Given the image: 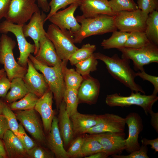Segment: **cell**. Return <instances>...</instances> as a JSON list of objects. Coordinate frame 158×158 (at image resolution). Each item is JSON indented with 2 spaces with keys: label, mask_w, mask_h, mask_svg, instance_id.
I'll list each match as a JSON object with an SVG mask.
<instances>
[{
  "label": "cell",
  "mask_w": 158,
  "mask_h": 158,
  "mask_svg": "<svg viewBox=\"0 0 158 158\" xmlns=\"http://www.w3.org/2000/svg\"><path fill=\"white\" fill-rule=\"evenodd\" d=\"M93 55L97 59L104 63L109 73L113 78L129 88L131 92L145 94L141 86L135 82L136 72L130 66V60L120 58L117 54L111 57L99 52L94 53Z\"/></svg>",
  "instance_id": "cell-1"
},
{
  "label": "cell",
  "mask_w": 158,
  "mask_h": 158,
  "mask_svg": "<svg viewBox=\"0 0 158 158\" xmlns=\"http://www.w3.org/2000/svg\"><path fill=\"white\" fill-rule=\"evenodd\" d=\"M112 16L100 14L96 16L86 18L82 15L75 17L80 23L79 30L73 35L75 43H80L85 38L92 35L113 32L117 30L114 18Z\"/></svg>",
  "instance_id": "cell-2"
},
{
  "label": "cell",
  "mask_w": 158,
  "mask_h": 158,
  "mask_svg": "<svg viewBox=\"0 0 158 158\" xmlns=\"http://www.w3.org/2000/svg\"><path fill=\"white\" fill-rule=\"evenodd\" d=\"M29 59L35 68L43 75L49 89L53 94L58 110L66 89L63 73L64 61H62V64L59 65L50 67L37 60L32 54L29 55Z\"/></svg>",
  "instance_id": "cell-3"
},
{
  "label": "cell",
  "mask_w": 158,
  "mask_h": 158,
  "mask_svg": "<svg viewBox=\"0 0 158 158\" xmlns=\"http://www.w3.org/2000/svg\"><path fill=\"white\" fill-rule=\"evenodd\" d=\"M15 41L6 34H2L0 37V63L3 65L6 75L11 81L15 78H23L27 68L20 65L14 56L13 50Z\"/></svg>",
  "instance_id": "cell-4"
},
{
  "label": "cell",
  "mask_w": 158,
  "mask_h": 158,
  "mask_svg": "<svg viewBox=\"0 0 158 158\" xmlns=\"http://www.w3.org/2000/svg\"><path fill=\"white\" fill-rule=\"evenodd\" d=\"M140 92H131L129 96H122L117 93L108 95L105 99L106 104L110 107H129L137 105L142 107L148 115L152 111L153 104L158 100L157 95H142Z\"/></svg>",
  "instance_id": "cell-5"
},
{
  "label": "cell",
  "mask_w": 158,
  "mask_h": 158,
  "mask_svg": "<svg viewBox=\"0 0 158 158\" xmlns=\"http://www.w3.org/2000/svg\"><path fill=\"white\" fill-rule=\"evenodd\" d=\"M46 36L53 44L59 56L62 61H68L78 48L75 44L73 35L59 29L55 25H49Z\"/></svg>",
  "instance_id": "cell-6"
},
{
  "label": "cell",
  "mask_w": 158,
  "mask_h": 158,
  "mask_svg": "<svg viewBox=\"0 0 158 158\" xmlns=\"http://www.w3.org/2000/svg\"><path fill=\"white\" fill-rule=\"evenodd\" d=\"M122 53L121 58L131 60L135 70H145V65L152 63H158V46L151 42L140 48L123 47L118 49Z\"/></svg>",
  "instance_id": "cell-7"
},
{
  "label": "cell",
  "mask_w": 158,
  "mask_h": 158,
  "mask_svg": "<svg viewBox=\"0 0 158 158\" xmlns=\"http://www.w3.org/2000/svg\"><path fill=\"white\" fill-rule=\"evenodd\" d=\"M23 25L13 23L6 20L0 23V32L6 34L11 32L15 35L20 52L17 62L21 66L27 68L29 56L34 54L35 46L34 44L29 43L26 39L23 31Z\"/></svg>",
  "instance_id": "cell-8"
},
{
  "label": "cell",
  "mask_w": 158,
  "mask_h": 158,
  "mask_svg": "<svg viewBox=\"0 0 158 158\" xmlns=\"http://www.w3.org/2000/svg\"><path fill=\"white\" fill-rule=\"evenodd\" d=\"M148 15L140 9L133 11H122L115 16V23L117 29L127 32H145Z\"/></svg>",
  "instance_id": "cell-9"
},
{
  "label": "cell",
  "mask_w": 158,
  "mask_h": 158,
  "mask_svg": "<svg viewBox=\"0 0 158 158\" xmlns=\"http://www.w3.org/2000/svg\"><path fill=\"white\" fill-rule=\"evenodd\" d=\"M35 0H11L6 20L13 23L24 25L40 10Z\"/></svg>",
  "instance_id": "cell-10"
},
{
  "label": "cell",
  "mask_w": 158,
  "mask_h": 158,
  "mask_svg": "<svg viewBox=\"0 0 158 158\" xmlns=\"http://www.w3.org/2000/svg\"><path fill=\"white\" fill-rule=\"evenodd\" d=\"M79 6L77 4H71L67 8L53 14L48 20L61 30L70 32L73 36L80 27L74 16Z\"/></svg>",
  "instance_id": "cell-11"
},
{
  "label": "cell",
  "mask_w": 158,
  "mask_h": 158,
  "mask_svg": "<svg viewBox=\"0 0 158 158\" xmlns=\"http://www.w3.org/2000/svg\"><path fill=\"white\" fill-rule=\"evenodd\" d=\"M101 144L103 151L108 156L120 154L126 148L125 134L123 133H104L91 134Z\"/></svg>",
  "instance_id": "cell-12"
},
{
  "label": "cell",
  "mask_w": 158,
  "mask_h": 158,
  "mask_svg": "<svg viewBox=\"0 0 158 158\" xmlns=\"http://www.w3.org/2000/svg\"><path fill=\"white\" fill-rule=\"evenodd\" d=\"M98 123L86 133L90 134L104 133H123L125 130V118L109 113L99 115Z\"/></svg>",
  "instance_id": "cell-13"
},
{
  "label": "cell",
  "mask_w": 158,
  "mask_h": 158,
  "mask_svg": "<svg viewBox=\"0 0 158 158\" xmlns=\"http://www.w3.org/2000/svg\"><path fill=\"white\" fill-rule=\"evenodd\" d=\"M47 16L40 10L35 13L27 24L23 25L22 29L23 34L26 37H30L33 41L35 46L34 54L37 53L40 47L39 41L41 38L46 35L44 30V24Z\"/></svg>",
  "instance_id": "cell-14"
},
{
  "label": "cell",
  "mask_w": 158,
  "mask_h": 158,
  "mask_svg": "<svg viewBox=\"0 0 158 158\" xmlns=\"http://www.w3.org/2000/svg\"><path fill=\"white\" fill-rule=\"evenodd\" d=\"M128 128V135L125 139V150L128 153L139 150L140 147L138 142L139 136L143 128L142 119L136 112H131L125 118Z\"/></svg>",
  "instance_id": "cell-15"
},
{
  "label": "cell",
  "mask_w": 158,
  "mask_h": 158,
  "mask_svg": "<svg viewBox=\"0 0 158 158\" xmlns=\"http://www.w3.org/2000/svg\"><path fill=\"white\" fill-rule=\"evenodd\" d=\"M15 114L17 120L36 140L40 142H44L45 136L34 109L18 110Z\"/></svg>",
  "instance_id": "cell-16"
},
{
  "label": "cell",
  "mask_w": 158,
  "mask_h": 158,
  "mask_svg": "<svg viewBox=\"0 0 158 158\" xmlns=\"http://www.w3.org/2000/svg\"><path fill=\"white\" fill-rule=\"evenodd\" d=\"M27 64V72L23 79L29 92L40 98L49 89L48 85L43 74L38 72L29 59Z\"/></svg>",
  "instance_id": "cell-17"
},
{
  "label": "cell",
  "mask_w": 158,
  "mask_h": 158,
  "mask_svg": "<svg viewBox=\"0 0 158 158\" xmlns=\"http://www.w3.org/2000/svg\"><path fill=\"white\" fill-rule=\"evenodd\" d=\"M78 90L79 102L91 105L97 102L99 96L100 85L99 80L90 75L83 77Z\"/></svg>",
  "instance_id": "cell-18"
},
{
  "label": "cell",
  "mask_w": 158,
  "mask_h": 158,
  "mask_svg": "<svg viewBox=\"0 0 158 158\" xmlns=\"http://www.w3.org/2000/svg\"><path fill=\"white\" fill-rule=\"evenodd\" d=\"M53 96L49 89L39 98L34 108L40 114L44 130L47 133L51 129L55 116L52 108Z\"/></svg>",
  "instance_id": "cell-19"
},
{
  "label": "cell",
  "mask_w": 158,
  "mask_h": 158,
  "mask_svg": "<svg viewBox=\"0 0 158 158\" xmlns=\"http://www.w3.org/2000/svg\"><path fill=\"white\" fill-rule=\"evenodd\" d=\"M39 43V49L34 56L36 59L50 67L62 64L63 61L57 54L52 43L46 35L41 38Z\"/></svg>",
  "instance_id": "cell-20"
},
{
  "label": "cell",
  "mask_w": 158,
  "mask_h": 158,
  "mask_svg": "<svg viewBox=\"0 0 158 158\" xmlns=\"http://www.w3.org/2000/svg\"><path fill=\"white\" fill-rule=\"evenodd\" d=\"M79 6L82 16L86 18L100 14L114 16L117 14L112 11L107 0H82Z\"/></svg>",
  "instance_id": "cell-21"
},
{
  "label": "cell",
  "mask_w": 158,
  "mask_h": 158,
  "mask_svg": "<svg viewBox=\"0 0 158 158\" xmlns=\"http://www.w3.org/2000/svg\"><path fill=\"white\" fill-rule=\"evenodd\" d=\"M47 142L49 148L56 158H69L64 148L63 142L59 128L58 118L55 116L49 132Z\"/></svg>",
  "instance_id": "cell-22"
},
{
  "label": "cell",
  "mask_w": 158,
  "mask_h": 158,
  "mask_svg": "<svg viewBox=\"0 0 158 158\" xmlns=\"http://www.w3.org/2000/svg\"><path fill=\"white\" fill-rule=\"evenodd\" d=\"M58 110L59 128L63 144L67 146L72 141L74 135L72 122L66 111V104L63 99L59 105Z\"/></svg>",
  "instance_id": "cell-23"
},
{
  "label": "cell",
  "mask_w": 158,
  "mask_h": 158,
  "mask_svg": "<svg viewBox=\"0 0 158 158\" xmlns=\"http://www.w3.org/2000/svg\"><path fill=\"white\" fill-rule=\"evenodd\" d=\"M74 136L86 133L98 122L99 115L81 114L78 111L70 117Z\"/></svg>",
  "instance_id": "cell-24"
},
{
  "label": "cell",
  "mask_w": 158,
  "mask_h": 158,
  "mask_svg": "<svg viewBox=\"0 0 158 158\" xmlns=\"http://www.w3.org/2000/svg\"><path fill=\"white\" fill-rule=\"evenodd\" d=\"M2 139L7 156L9 157H21L27 155L26 150L20 139L10 130L5 132Z\"/></svg>",
  "instance_id": "cell-25"
},
{
  "label": "cell",
  "mask_w": 158,
  "mask_h": 158,
  "mask_svg": "<svg viewBox=\"0 0 158 158\" xmlns=\"http://www.w3.org/2000/svg\"><path fill=\"white\" fill-rule=\"evenodd\" d=\"M10 89L5 97L6 102L10 104L21 99L29 92L23 78H20L12 80Z\"/></svg>",
  "instance_id": "cell-26"
},
{
  "label": "cell",
  "mask_w": 158,
  "mask_h": 158,
  "mask_svg": "<svg viewBox=\"0 0 158 158\" xmlns=\"http://www.w3.org/2000/svg\"><path fill=\"white\" fill-rule=\"evenodd\" d=\"M145 32L150 41L158 45V11H154L148 14Z\"/></svg>",
  "instance_id": "cell-27"
},
{
  "label": "cell",
  "mask_w": 158,
  "mask_h": 158,
  "mask_svg": "<svg viewBox=\"0 0 158 158\" xmlns=\"http://www.w3.org/2000/svg\"><path fill=\"white\" fill-rule=\"evenodd\" d=\"M63 61V73L66 88L78 90L83 80V77L76 70L67 67L68 61Z\"/></svg>",
  "instance_id": "cell-28"
},
{
  "label": "cell",
  "mask_w": 158,
  "mask_h": 158,
  "mask_svg": "<svg viewBox=\"0 0 158 158\" xmlns=\"http://www.w3.org/2000/svg\"><path fill=\"white\" fill-rule=\"evenodd\" d=\"M129 32L117 31L112 32L111 37L106 39H104L101 45L104 49L112 48L118 49L124 47L127 39Z\"/></svg>",
  "instance_id": "cell-29"
},
{
  "label": "cell",
  "mask_w": 158,
  "mask_h": 158,
  "mask_svg": "<svg viewBox=\"0 0 158 158\" xmlns=\"http://www.w3.org/2000/svg\"><path fill=\"white\" fill-rule=\"evenodd\" d=\"M103 150L102 147L100 143L92 135L90 134L85 136L80 157L86 158Z\"/></svg>",
  "instance_id": "cell-30"
},
{
  "label": "cell",
  "mask_w": 158,
  "mask_h": 158,
  "mask_svg": "<svg viewBox=\"0 0 158 158\" xmlns=\"http://www.w3.org/2000/svg\"><path fill=\"white\" fill-rule=\"evenodd\" d=\"M151 42L145 32L133 31L129 32L124 47L138 48L145 46Z\"/></svg>",
  "instance_id": "cell-31"
},
{
  "label": "cell",
  "mask_w": 158,
  "mask_h": 158,
  "mask_svg": "<svg viewBox=\"0 0 158 158\" xmlns=\"http://www.w3.org/2000/svg\"><path fill=\"white\" fill-rule=\"evenodd\" d=\"M96 49V47L95 45L90 43L84 44L81 48H78L71 55L68 61L71 65H75L91 56Z\"/></svg>",
  "instance_id": "cell-32"
},
{
  "label": "cell",
  "mask_w": 158,
  "mask_h": 158,
  "mask_svg": "<svg viewBox=\"0 0 158 158\" xmlns=\"http://www.w3.org/2000/svg\"><path fill=\"white\" fill-rule=\"evenodd\" d=\"M39 97L35 94L29 92L18 101L10 104L12 110H25L34 108Z\"/></svg>",
  "instance_id": "cell-33"
},
{
  "label": "cell",
  "mask_w": 158,
  "mask_h": 158,
  "mask_svg": "<svg viewBox=\"0 0 158 158\" xmlns=\"http://www.w3.org/2000/svg\"><path fill=\"white\" fill-rule=\"evenodd\" d=\"M63 100L66 104V111L70 117L78 111L77 108L79 102L77 90L66 88Z\"/></svg>",
  "instance_id": "cell-34"
},
{
  "label": "cell",
  "mask_w": 158,
  "mask_h": 158,
  "mask_svg": "<svg viewBox=\"0 0 158 158\" xmlns=\"http://www.w3.org/2000/svg\"><path fill=\"white\" fill-rule=\"evenodd\" d=\"M0 114L6 118L9 127V129L17 136L18 134L19 125L16 116L6 103L0 100Z\"/></svg>",
  "instance_id": "cell-35"
},
{
  "label": "cell",
  "mask_w": 158,
  "mask_h": 158,
  "mask_svg": "<svg viewBox=\"0 0 158 158\" xmlns=\"http://www.w3.org/2000/svg\"><path fill=\"white\" fill-rule=\"evenodd\" d=\"M98 64V60L93 54L88 59L76 64V71L83 77L89 75L91 72L96 71Z\"/></svg>",
  "instance_id": "cell-36"
},
{
  "label": "cell",
  "mask_w": 158,
  "mask_h": 158,
  "mask_svg": "<svg viewBox=\"0 0 158 158\" xmlns=\"http://www.w3.org/2000/svg\"><path fill=\"white\" fill-rule=\"evenodd\" d=\"M108 2L112 11L116 13L122 11H134L138 8L133 0H110Z\"/></svg>",
  "instance_id": "cell-37"
},
{
  "label": "cell",
  "mask_w": 158,
  "mask_h": 158,
  "mask_svg": "<svg viewBox=\"0 0 158 158\" xmlns=\"http://www.w3.org/2000/svg\"><path fill=\"white\" fill-rule=\"evenodd\" d=\"M81 1L82 0H51L49 3L50 12L47 15L45 20V22L51 16L58 11L59 9L73 4H77L79 6Z\"/></svg>",
  "instance_id": "cell-38"
},
{
  "label": "cell",
  "mask_w": 158,
  "mask_h": 158,
  "mask_svg": "<svg viewBox=\"0 0 158 158\" xmlns=\"http://www.w3.org/2000/svg\"><path fill=\"white\" fill-rule=\"evenodd\" d=\"M85 136H78L71 143L70 146L66 151L69 157H80L82 147Z\"/></svg>",
  "instance_id": "cell-39"
},
{
  "label": "cell",
  "mask_w": 158,
  "mask_h": 158,
  "mask_svg": "<svg viewBox=\"0 0 158 158\" xmlns=\"http://www.w3.org/2000/svg\"><path fill=\"white\" fill-rule=\"evenodd\" d=\"M138 8L147 14L158 11V0H137Z\"/></svg>",
  "instance_id": "cell-40"
},
{
  "label": "cell",
  "mask_w": 158,
  "mask_h": 158,
  "mask_svg": "<svg viewBox=\"0 0 158 158\" xmlns=\"http://www.w3.org/2000/svg\"><path fill=\"white\" fill-rule=\"evenodd\" d=\"M18 132L17 136L20 139L26 151L37 145L35 142L27 135L20 123L19 125Z\"/></svg>",
  "instance_id": "cell-41"
},
{
  "label": "cell",
  "mask_w": 158,
  "mask_h": 158,
  "mask_svg": "<svg viewBox=\"0 0 158 158\" xmlns=\"http://www.w3.org/2000/svg\"><path fill=\"white\" fill-rule=\"evenodd\" d=\"M147 146L142 145L139 150L133 151L127 155L115 154L111 156L113 158H149Z\"/></svg>",
  "instance_id": "cell-42"
},
{
  "label": "cell",
  "mask_w": 158,
  "mask_h": 158,
  "mask_svg": "<svg viewBox=\"0 0 158 158\" xmlns=\"http://www.w3.org/2000/svg\"><path fill=\"white\" fill-rule=\"evenodd\" d=\"M27 155L32 158H51L53 156L50 153L43 148L36 146L26 151Z\"/></svg>",
  "instance_id": "cell-43"
},
{
  "label": "cell",
  "mask_w": 158,
  "mask_h": 158,
  "mask_svg": "<svg viewBox=\"0 0 158 158\" xmlns=\"http://www.w3.org/2000/svg\"><path fill=\"white\" fill-rule=\"evenodd\" d=\"M137 76H139L143 80H146L150 82L153 85L154 90L152 95H157L158 93V77L150 75L147 73L145 70L139 71L136 73Z\"/></svg>",
  "instance_id": "cell-44"
},
{
  "label": "cell",
  "mask_w": 158,
  "mask_h": 158,
  "mask_svg": "<svg viewBox=\"0 0 158 158\" xmlns=\"http://www.w3.org/2000/svg\"><path fill=\"white\" fill-rule=\"evenodd\" d=\"M11 81L8 79L6 73L0 77V98H4L10 89Z\"/></svg>",
  "instance_id": "cell-45"
},
{
  "label": "cell",
  "mask_w": 158,
  "mask_h": 158,
  "mask_svg": "<svg viewBox=\"0 0 158 158\" xmlns=\"http://www.w3.org/2000/svg\"><path fill=\"white\" fill-rule=\"evenodd\" d=\"M11 0H0V20L5 18Z\"/></svg>",
  "instance_id": "cell-46"
},
{
  "label": "cell",
  "mask_w": 158,
  "mask_h": 158,
  "mask_svg": "<svg viewBox=\"0 0 158 158\" xmlns=\"http://www.w3.org/2000/svg\"><path fill=\"white\" fill-rule=\"evenodd\" d=\"M9 129L7 121L5 116L0 114V138L2 139L5 132Z\"/></svg>",
  "instance_id": "cell-47"
},
{
  "label": "cell",
  "mask_w": 158,
  "mask_h": 158,
  "mask_svg": "<svg viewBox=\"0 0 158 158\" xmlns=\"http://www.w3.org/2000/svg\"><path fill=\"white\" fill-rule=\"evenodd\" d=\"M142 145L147 146L149 145L151 148L155 151V152H158V138L152 140H149L145 138H143L141 140Z\"/></svg>",
  "instance_id": "cell-48"
},
{
  "label": "cell",
  "mask_w": 158,
  "mask_h": 158,
  "mask_svg": "<svg viewBox=\"0 0 158 158\" xmlns=\"http://www.w3.org/2000/svg\"><path fill=\"white\" fill-rule=\"evenodd\" d=\"M151 116V124L157 132H158V113L153 111L149 114Z\"/></svg>",
  "instance_id": "cell-49"
},
{
  "label": "cell",
  "mask_w": 158,
  "mask_h": 158,
  "mask_svg": "<svg viewBox=\"0 0 158 158\" xmlns=\"http://www.w3.org/2000/svg\"><path fill=\"white\" fill-rule=\"evenodd\" d=\"M35 0L37 3L39 7L41 8L43 11L48 12L50 10V7L47 0Z\"/></svg>",
  "instance_id": "cell-50"
},
{
  "label": "cell",
  "mask_w": 158,
  "mask_h": 158,
  "mask_svg": "<svg viewBox=\"0 0 158 158\" xmlns=\"http://www.w3.org/2000/svg\"><path fill=\"white\" fill-rule=\"evenodd\" d=\"M108 157L106 153L102 151L97 152L85 158H106Z\"/></svg>",
  "instance_id": "cell-51"
},
{
  "label": "cell",
  "mask_w": 158,
  "mask_h": 158,
  "mask_svg": "<svg viewBox=\"0 0 158 158\" xmlns=\"http://www.w3.org/2000/svg\"><path fill=\"white\" fill-rule=\"evenodd\" d=\"M0 155L3 158H6L7 157L5 149L3 142L0 138Z\"/></svg>",
  "instance_id": "cell-52"
},
{
  "label": "cell",
  "mask_w": 158,
  "mask_h": 158,
  "mask_svg": "<svg viewBox=\"0 0 158 158\" xmlns=\"http://www.w3.org/2000/svg\"><path fill=\"white\" fill-rule=\"evenodd\" d=\"M5 73L6 72L4 68L0 69V77L4 75Z\"/></svg>",
  "instance_id": "cell-53"
},
{
  "label": "cell",
  "mask_w": 158,
  "mask_h": 158,
  "mask_svg": "<svg viewBox=\"0 0 158 158\" xmlns=\"http://www.w3.org/2000/svg\"><path fill=\"white\" fill-rule=\"evenodd\" d=\"M0 158H3V157L0 155Z\"/></svg>",
  "instance_id": "cell-54"
},
{
  "label": "cell",
  "mask_w": 158,
  "mask_h": 158,
  "mask_svg": "<svg viewBox=\"0 0 158 158\" xmlns=\"http://www.w3.org/2000/svg\"><path fill=\"white\" fill-rule=\"evenodd\" d=\"M107 0V1H109V0Z\"/></svg>",
  "instance_id": "cell-55"
},
{
  "label": "cell",
  "mask_w": 158,
  "mask_h": 158,
  "mask_svg": "<svg viewBox=\"0 0 158 158\" xmlns=\"http://www.w3.org/2000/svg\"></svg>",
  "instance_id": "cell-56"
}]
</instances>
